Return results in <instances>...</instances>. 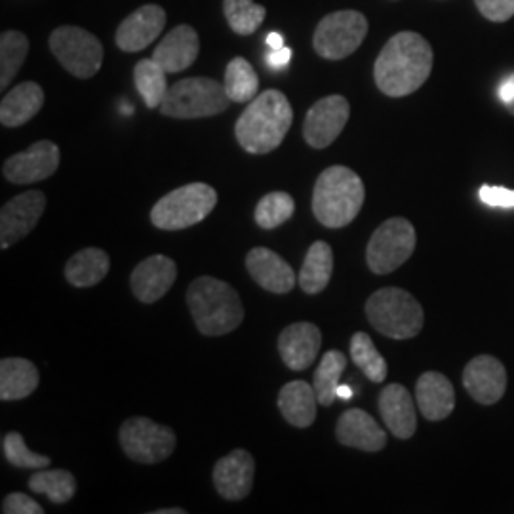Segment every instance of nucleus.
Returning a JSON list of instances; mask_svg holds the SVG:
<instances>
[{
    "instance_id": "nucleus-1",
    "label": "nucleus",
    "mask_w": 514,
    "mask_h": 514,
    "mask_svg": "<svg viewBox=\"0 0 514 514\" xmlns=\"http://www.w3.org/2000/svg\"><path fill=\"white\" fill-rule=\"evenodd\" d=\"M433 48L414 31L396 33L377 56L374 79L389 98H404L417 92L433 71Z\"/></svg>"
},
{
    "instance_id": "nucleus-2",
    "label": "nucleus",
    "mask_w": 514,
    "mask_h": 514,
    "mask_svg": "<svg viewBox=\"0 0 514 514\" xmlns=\"http://www.w3.org/2000/svg\"><path fill=\"white\" fill-rule=\"evenodd\" d=\"M294 120L288 98L278 90H265L250 101L235 124L240 147L250 155H267L286 138Z\"/></svg>"
},
{
    "instance_id": "nucleus-3",
    "label": "nucleus",
    "mask_w": 514,
    "mask_h": 514,
    "mask_svg": "<svg viewBox=\"0 0 514 514\" xmlns=\"http://www.w3.org/2000/svg\"><path fill=\"white\" fill-rule=\"evenodd\" d=\"M198 332L208 337L225 336L237 330L244 320V307L237 290L214 277H198L187 290Z\"/></svg>"
},
{
    "instance_id": "nucleus-4",
    "label": "nucleus",
    "mask_w": 514,
    "mask_h": 514,
    "mask_svg": "<svg viewBox=\"0 0 514 514\" xmlns=\"http://www.w3.org/2000/svg\"><path fill=\"white\" fill-rule=\"evenodd\" d=\"M364 183L347 166H330L317 179L313 191L315 218L328 229H341L355 221L364 204Z\"/></svg>"
},
{
    "instance_id": "nucleus-5",
    "label": "nucleus",
    "mask_w": 514,
    "mask_h": 514,
    "mask_svg": "<svg viewBox=\"0 0 514 514\" xmlns=\"http://www.w3.org/2000/svg\"><path fill=\"white\" fill-rule=\"evenodd\" d=\"M366 317L379 334L391 339L416 337L423 322V307L402 288H381L366 301Z\"/></svg>"
},
{
    "instance_id": "nucleus-6",
    "label": "nucleus",
    "mask_w": 514,
    "mask_h": 514,
    "mask_svg": "<svg viewBox=\"0 0 514 514\" xmlns=\"http://www.w3.org/2000/svg\"><path fill=\"white\" fill-rule=\"evenodd\" d=\"M218 193L206 183H189L160 198L151 210V221L160 231H181L210 216Z\"/></svg>"
},
{
    "instance_id": "nucleus-7",
    "label": "nucleus",
    "mask_w": 514,
    "mask_h": 514,
    "mask_svg": "<svg viewBox=\"0 0 514 514\" xmlns=\"http://www.w3.org/2000/svg\"><path fill=\"white\" fill-rule=\"evenodd\" d=\"M231 99L218 80L193 77L168 88L160 113L172 119H204L227 111Z\"/></svg>"
},
{
    "instance_id": "nucleus-8",
    "label": "nucleus",
    "mask_w": 514,
    "mask_h": 514,
    "mask_svg": "<svg viewBox=\"0 0 514 514\" xmlns=\"http://www.w3.org/2000/svg\"><path fill=\"white\" fill-rule=\"evenodd\" d=\"M416 229L404 218L387 219L368 242L366 261L376 275H389L404 265L416 250Z\"/></svg>"
},
{
    "instance_id": "nucleus-9",
    "label": "nucleus",
    "mask_w": 514,
    "mask_h": 514,
    "mask_svg": "<svg viewBox=\"0 0 514 514\" xmlns=\"http://www.w3.org/2000/svg\"><path fill=\"white\" fill-rule=\"evenodd\" d=\"M368 35V20L356 10H341L322 18L315 31L313 46L324 60L337 61L351 56Z\"/></svg>"
},
{
    "instance_id": "nucleus-10",
    "label": "nucleus",
    "mask_w": 514,
    "mask_h": 514,
    "mask_svg": "<svg viewBox=\"0 0 514 514\" xmlns=\"http://www.w3.org/2000/svg\"><path fill=\"white\" fill-rule=\"evenodd\" d=\"M50 50L77 79H92L103 63V46L90 31L63 25L50 35Z\"/></svg>"
},
{
    "instance_id": "nucleus-11",
    "label": "nucleus",
    "mask_w": 514,
    "mask_h": 514,
    "mask_svg": "<svg viewBox=\"0 0 514 514\" xmlns=\"http://www.w3.org/2000/svg\"><path fill=\"white\" fill-rule=\"evenodd\" d=\"M120 446L132 461L153 465L168 459L176 450V435L170 427L147 417H130L119 433Z\"/></svg>"
},
{
    "instance_id": "nucleus-12",
    "label": "nucleus",
    "mask_w": 514,
    "mask_h": 514,
    "mask_svg": "<svg viewBox=\"0 0 514 514\" xmlns=\"http://www.w3.org/2000/svg\"><path fill=\"white\" fill-rule=\"evenodd\" d=\"M349 115L351 105L343 96L318 99L305 117L303 138L315 149H326L339 138Z\"/></svg>"
},
{
    "instance_id": "nucleus-13",
    "label": "nucleus",
    "mask_w": 514,
    "mask_h": 514,
    "mask_svg": "<svg viewBox=\"0 0 514 514\" xmlns=\"http://www.w3.org/2000/svg\"><path fill=\"white\" fill-rule=\"evenodd\" d=\"M60 168V147L48 139L33 143L4 162L2 174L14 185H31L50 178Z\"/></svg>"
},
{
    "instance_id": "nucleus-14",
    "label": "nucleus",
    "mask_w": 514,
    "mask_h": 514,
    "mask_svg": "<svg viewBox=\"0 0 514 514\" xmlns=\"http://www.w3.org/2000/svg\"><path fill=\"white\" fill-rule=\"evenodd\" d=\"M46 208V197L40 191H27L12 198L0 212V248L8 250L27 237L37 225Z\"/></svg>"
},
{
    "instance_id": "nucleus-15",
    "label": "nucleus",
    "mask_w": 514,
    "mask_h": 514,
    "mask_svg": "<svg viewBox=\"0 0 514 514\" xmlns=\"http://www.w3.org/2000/svg\"><path fill=\"white\" fill-rule=\"evenodd\" d=\"M463 385L478 404L492 406L507 391V370L495 356H476L463 372Z\"/></svg>"
},
{
    "instance_id": "nucleus-16",
    "label": "nucleus",
    "mask_w": 514,
    "mask_h": 514,
    "mask_svg": "<svg viewBox=\"0 0 514 514\" xmlns=\"http://www.w3.org/2000/svg\"><path fill=\"white\" fill-rule=\"evenodd\" d=\"M178 277L176 261L168 256H151L143 259L130 277L134 296L141 303H155L168 294Z\"/></svg>"
},
{
    "instance_id": "nucleus-17",
    "label": "nucleus",
    "mask_w": 514,
    "mask_h": 514,
    "mask_svg": "<svg viewBox=\"0 0 514 514\" xmlns=\"http://www.w3.org/2000/svg\"><path fill=\"white\" fill-rule=\"evenodd\" d=\"M322 345V334L311 322H296L286 326L278 336V351L282 362L292 372H303L313 366Z\"/></svg>"
},
{
    "instance_id": "nucleus-18",
    "label": "nucleus",
    "mask_w": 514,
    "mask_h": 514,
    "mask_svg": "<svg viewBox=\"0 0 514 514\" xmlns=\"http://www.w3.org/2000/svg\"><path fill=\"white\" fill-rule=\"evenodd\" d=\"M166 25V12L157 4H145L132 12L117 29V46L122 52H139L159 39Z\"/></svg>"
},
{
    "instance_id": "nucleus-19",
    "label": "nucleus",
    "mask_w": 514,
    "mask_h": 514,
    "mask_svg": "<svg viewBox=\"0 0 514 514\" xmlns=\"http://www.w3.org/2000/svg\"><path fill=\"white\" fill-rule=\"evenodd\" d=\"M254 457L246 450H235L221 457L214 467V486L227 501H240L254 486Z\"/></svg>"
},
{
    "instance_id": "nucleus-20",
    "label": "nucleus",
    "mask_w": 514,
    "mask_h": 514,
    "mask_svg": "<svg viewBox=\"0 0 514 514\" xmlns=\"http://www.w3.org/2000/svg\"><path fill=\"white\" fill-rule=\"evenodd\" d=\"M248 273L257 284L271 294H288L296 286V273L277 252L269 248H254L246 256Z\"/></svg>"
},
{
    "instance_id": "nucleus-21",
    "label": "nucleus",
    "mask_w": 514,
    "mask_h": 514,
    "mask_svg": "<svg viewBox=\"0 0 514 514\" xmlns=\"http://www.w3.org/2000/svg\"><path fill=\"white\" fill-rule=\"evenodd\" d=\"M379 414L391 435L408 440L417 429L416 404L408 389L400 383L387 385L379 395Z\"/></svg>"
},
{
    "instance_id": "nucleus-22",
    "label": "nucleus",
    "mask_w": 514,
    "mask_h": 514,
    "mask_svg": "<svg viewBox=\"0 0 514 514\" xmlns=\"http://www.w3.org/2000/svg\"><path fill=\"white\" fill-rule=\"evenodd\" d=\"M336 436L343 446L362 452H379L387 444V435L377 425L376 419L358 408L341 414L337 421Z\"/></svg>"
},
{
    "instance_id": "nucleus-23",
    "label": "nucleus",
    "mask_w": 514,
    "mask_h": 514,
    "mask_svg": "<svg viewBox=\"0 0 514 514\" xmlns=\"http://www.w3.org/2000/svg\"><path fill=\"white\" fill-rule=\"evenodd\" d=\"M200 52V39L191 25H178L155 48L153 60L166 73H181L191 67Z\"/></svg>"
},
{
    "instance_id": "nucleus-24",
    "label": "nucleus",
    "mask_w": 514,
    "mask_h": 514,
    "mask_svg": "<svg viewBox=\"0 0 514 514\" xmlns=\"http://www.w3.org/2000/svg\"><path fill=\"white\" fill-rule=\"evenodd\" d=\"M416 400L421 416L429 421H442L454 412V385L440 372H425L417 379Z\"/></svg>"
},
{
    "instance_id": "nucleus-25",
    "label": "nucleus",
    "mask_w": 514,
    "mask_h": 514,
    "mask_svg": "<svg viewBox=\"0 0 514 514\" xmlns=\"http://www.w3.org/2000/svg\"><path fill=\"white\" fill-rule=\"evenodd\" d=\"M318 398L307 381H290L278 393V408L284 419L297 429H307L317 419Z\"/></svg>"
},
{
    "instance_id": "nucleus-26",
    "label": "nucleus",
    "mask_w": 514,
    "mask_h": 514,
    "mask_svg": "<svg viewBox=\"0 0 514 514\" xmlns=\"http://www.w3.org/2000/svg\"><path fill=\"white\" fill-rule=\"evenodd\" d=\"M44 105V92L37 82H21L0 103V122L6 128H18L39 115Z\"/></svg>"
},
{
    "instance_id": "nucleus-27",
    "label": "nucleus",
    "mask_w": 514,
    "mask_h": 514,
    "mask_svg": "<svg viewBox=\"0 0 514 514\" xmlns=\"http://www.w3.org/2000/svg\"><path fill=\"white\" fill-rule=\"evenodd\" d=\"M39 368L25 358H2L0 400H23L39 387Z\"/></svg>"
},
{
    "instance_id": "nucleus-28",
    "label": "nucleus",
    "mask_w": 514,
    "mask_h": 514,
    "mask_svg": "<svg viewBox=\"0 0 514 514\" xmlns=\"http://www.w3.org/2000/svg\"><path fill=\"white\" fill-rule=\"evenodd\" d=\"M334 271V252L328 242L318 240L315 242L303 261L301 273H299V286L305 294H320L326 290Z\"/></svg>"
},
{
    "instance_id": "nucleus-29",
    "label": "nucleus",
    "mask_w": 514,
    "mask_h": 514,
    "mask_svg": "<svg viewBox=\"0 0 514 514\" xmlns=\"http://www.w3.org/2000/svg\"><path fill=\"white\" fill-rule=\"evenodd\" d=\"M111 259L101 248H84L65 265V278L77 288L96 286L107 277Z\"/></svg>"
},
{
    "instance_id": "nucleus-30",
    "label": "nucleus",
    "mask_w": 514,
    "mask_h": 514,
    "mask_svg": "<svg viewBox=\"0 0 514 514\" xmlns=\"http://www.w3.org/2000/svg\"><path fill=\"white\" fill-rule=\"evenodd\" d=\"M29 490L46 495L56 505H65L77 494V480L63 469H39L29 478Z\"/></svg>"
},
{
    "instance_id": "nucleus-31",
    "label": "nucleus",
    "mask_w": 514,
    "mask_h": 514,
    "mask_svg": "<svg viewBox=\"0 0 514 514\" xmlns=\"http://www.w3.org/2000/svg\"><path fill=\"white\" fill-rule=\"evenodd\" d=\"M347 368V358L339 351H328L322 356L318 364L313 387L317 393L318 404L322 406H332L337 400V387H339V377Z\"/></svg>"
},
{
    "instance_id": "nucleus-32",
    "label": "nucleus",
    "mask_w": 514,
    "mask_h": 514,
    "mask_svg": "<svg viewBox=\"0 0 514 514\" xmlns=\"http://www.w3.org/2000/svg\"><path fill=\"white\" fill-rule=\"evenodd\" d=\"M166 75L168 73L153 58L151 60H141L134 67L136 88H138L139 96L143 98L149 109H157L166 98V92H168Z\"/></svg>"
},
{
    "instance_id": "nucleus-33",
    "label": "nucleus",
    "mask_w": 514,
    "mask_h": 514,
    "mask_svg": "<svg viewBox=\"0 0 514 514\" xmlns=\"http://www.w3.org/2000/svg\"><path fill=\"white\" fill-rule=\"evenodd\" d=\"M225 92L231 101L237 103H250L256 98L259 90V79L250 61L244 58H235L229 61L225 69Z\"/></svg>"
},
{
    "instance_id": "nucleus-34",
    "label": "nucleus",
    "mask_w": 514,
    "mask_h": 514,
    "mask_svg": "<svg viewBox=\"0 0 514 514\" xmlns=\"http://www.w3.org/2000/svg\"><path fill=\"white\" fill-rule=\"evenodd\" d=\"M29 52V40L18 31H4L0 37V88L6 90L16 79Z\"/></svg>"
},
{
    "instance_id": "nucleus-35",
    "label": "nucleus",
    "mask_w": 514,
    "mask_h": 514,
    "mask_svg": "<svg viewBox=\"0 0 514 514\" xmlns=\"http://www.w3.org/2000/svg\"><path fill=\"white\" fill-rule=\"evenodd\" d=\"M351 358L358 366V370H362V374L368 377L374 383H381L387 377V362L385 358L379 355V351L372 341V337L364 332H356L351 339Z\"/></svg>"
},
{
    "instance_id": "nucleus-36",
    "label": "nucleus",
    "mask_w": 514,
    "mask_h": 514,
    "mask_svg": "<svg viewBox=\"0 0 514 514\" xmlns=\"http://www.w3.org/2000/svg\"><path fill=\"white\" fill-rule=\"evenodd\" d=\"M294 212H296L294 198L290 197L288 193L275 191V193L265 195L257 202L254 218L261 229L271 231V229L280 227L282 223H286L294 216Z\"/></svg>"
},
{
    "instance_id": "nucleus-37",
    "label": "nucleus",
    "mask_w": 514,
    "mask_h": 514,
    "mask_svg": "<svg viewBox=\"0 0 514 514\" xmlns=\"http://www.w3.org/2000/svg\"><path fill=\"white\" fill-rule=\"evenodd\" d=\"M223 12L229 27L237 35H252L263 23L267 10L254 0H223Z\"/></svg>"
},
{
    "instance_id": "nucleus-38",
    "label": "nucleus",
    "mask_w": 514,
    "mask_h": 514,
    "mask_svg": "<svg viewBox=\"0 0 514 514\" xmlns=\"http://www.w3.org/2000/svg\"><path fill=\"white\" fill-rule=\"evenodd\" d=\"M2 450L8 463H12L18 469H48L50 467V457L35 454L27 448L25 440L20 433H8L2 440Z\"/></svg>"
},
{
    "instance_id": "nucleus-39",
    "label": "nucleus",
    "mask_w": 514,
    "mask_h": 514,
    "mask_svg": "<svg viewBox=\"0 0 514 514\" xmlns=\"http://www.w3.org/2000/svg\"><path fill=\"white\" fill-rule=\"evenodd\" d=\"M478 12L486 20L503 23L514 16V0H475Z\"/></svg>"
},
{
    "instance_id": "nucleus-40",
    "label": "nucleus",
    "mask_w": 514,
    "mask_h": 514,
    "mask_svg": "<svg viewBox=\"0 0 514 514\" xmlns=\"http://www.w3.org/2000/svg\"><path fill=\"white\" fill-rule=\"evenodd\" d=\"M2 513L4 514H42L44 509L35 499L25 494H10L2 501Z\"/></svg>"
},
{
    "instance_id": "nucleus-41",
    "label": "nucleus",
    "mask_w": 514,
    "mask_h": 514,
    "mask_svg": "<svg viewBox=\"0 0 514 514\" xmlns=\"http://www.w3.org/2000/svg\"><path fill=\"white\" fill-rule=\"evenodd\" d=\"M480 200L486 202L488 206L497 208H514V191L505 187H492V185H482L480 189Z\"/></svg>"
},
{
    "instance_id": "nucleus-42",
    "label": "nucleus",
    "mask_w": 514,
    "mask_h": 514,
    "mask_svg": "<svg viewBox=\"0 0 514 514\" xmlns=\"http://www.w3.org/2000/svg\"><path fill=\"white\" fill-rule=\"evenodd\" d=\"M290 61H292V48H288V46H282V48H278V50H271V54L267 56V65H269L273 71L286 69Z\"/></svg>"
},
{
    "instance_id": "nucleus-43",
    "label": "nucleus",
    "mask_w": 514,
    "mask_h": 514,
    "mask_svg": "<svg viewBox=\"0 0 514 514\" xmlns=\"http://www.w3.org/2000/svg\"><path fill=\"white\" fill-rule=\"evenodd\" d=\"M497 96L503 101L507 111L514 117V73L509 75L507 79L501 80V84L497 86Z\"/></svg>"
},
{
    "instance_id": "nucleus-44",
    "label": "nucleus",
    "mask_w": 514,
    "mask_h": 514,
    "mask_svg": "<svg viewBox=\"0 0 514 514\" xmlns=\"http://www.w3.org/2000/svg\"><path fill=\"white\" fill-rule=\"evenodd\" d=\"M265 42H267V46H269L271 50H278V48L284 46V35H280V33H269Z\"/></svg>"
},
{
    "instance_id": "nucleus-45",
    "label": "nucleus",
    "mask_w": 514,
    "mask_h": 514,
    "mask_svg": "<svg viewBox=\"0 0 514 514\" xmlns=\"http://www.w3.org/2000/svg\"><path fill=\"white\" fill-rule=\"evenodd\" d=\"M337 398H341V400H351L353 398V391H351V387H347V385H339L337 387Z\"/></svg>"
},
{
    "instance_id": "nucleus-46",
    "label": "nucleus",
    "mask_w": 514,
    "mask_h": 514,
    "mask_svg": "<svg viewBox=\"0 0 514 514\" xmlns=\"http://www.w3.org/2000/svg\"><path fill=\"white\" fill-rule=\"evenodd\" d=\"M187 511H183V509H160V511H155V514H185Z\"/></svg>"
}]
</instances>
